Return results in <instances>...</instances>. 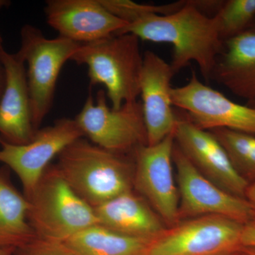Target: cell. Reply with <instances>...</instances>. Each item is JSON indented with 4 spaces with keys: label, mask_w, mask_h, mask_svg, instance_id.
<instances>
[{
    "label": "cell",
    "mask_w": 255,
    "mask_h": 255,
    "mask_svg": "<svg viewBox=\"0 0 255 255\" xmlns=\"http://www.w3.org/2000/svg\"><path fill=\"white\" fill-rule=\"evenodd\" d=\"M124 33L142 41L169 43L173 46L170 65L174 75L195 62L207 81L211 80L223 48L216 18L196 7L194 0H188L182 8L172 14L142 16L117 34Z\"/></svg>",
    "instance_id": "cell-1"
},
{
    "label": "cell",
    "mask_w": 255,
    "mask_h": 255,
    "mask_svg": "<svg viewBox=\"0 0 255 255\" xmlns=\"http://www.w3.org/2000/svg\"><path fill=\"white\" fill-rule=\"evenodd\" d=\"M55 166L73 191L93 208L133 190L134 156L130 159L128 154L105 150L85 137L65 147Z\"/></svg>",
    "instance_id": "cell-2"
},
{
    "label": "cell",
    "mask_w": 255,
    "mask_h": 255,
    "mask_svg": "<svg viewBox=\"0 0 255 255\" xmlns=\"http://www.w3.org/2000/svg\"><path fill=\"white\" fill-rule=\"evenodd\" d=\"M140 39L130 33L113 36L80 44L71 60L88 68L91 86L102 85L112 108L119 110L124 104L137 101L143 55Z\"/></svg>",
    "instance_id": "cell-3"
},
{
    "label": "cell",
    "mask_w": 255,
    "mask_h": 255,
    "mask_svg": "<svg viewBox=\"0 0 255 255\" xmlns=\"http://www.w3.org/2000/svg\"><path fill=\"white\" fill-rule=\"evenodd\" d=\"M28 223L37 238L64 243L87 228L100 224L95 209L73 191L50 164L27 195Z\"/></svg>",
    "instance_id": "cell-4"
},
{
    "label": "cell",
    "mask_w": 255,
    "mask_h": 255,
    "mask_svg": "<svg viewBox=\"0 0 255 255\" xmlns=\"http://www.w3.org/2000/svg\"><path fill=\"white\" fill-rule=\"evenodd\" d=\"M20 33L18 52L26 65L32 122L38 130L53 107L60 71L80 44L61 36L46 38L30 24L24 25Z\"/></svg>",
    "instance_id": "cell-5"
},
{
    "label": "cell",
    "mask_w": 255,
    "mask_h": 255,
    "mask_svg": "<svg viewBox=\"0 0 255 255\" xmlns=\"http://www.w3.org/2000/svg\"><path fill=\"white\" fill-rule=\"evenodd\" d=\"M95 100L89 95L75 119L85 137L105 150L121 154H132L139 146L147 145L141 102H127L114 110L107 105L104 90L97 92Z\"/></svg>",
    "instance_id": "cell-6"
},
{
    "label": "cell",
    "mask_w": 255,
    "mask_h": 255,
    "mask_svg": "<svg viewBox=\"0 0 255 255\" xmlns=\"http://www.w3.org/2000/svg\"><path fill=\"white\" fill-rule=\"evenodd\" d=\"M245 225L221 216L191 218L166 228L147 255H230L243 249Z\"/></svg>",
    "instance_id": "cell-7"
},
{
    "label": "cell",
    "mask_w": 255,
    "mask_h": 255,
    "mask_svg": "<svg viewBox=\"0 0 255 255\" xmlns=\"http://www.w3.org/2000/svg\"><path fill=\"white\" fill-rule=\"evenodd\" d=\"M179 219L221 216L243 225L255 222V214L246 199L223 190L201 173L174 144Z\"/></svg>",
    "instance_id": "cell-8"
},
{
    "label": "cell",
    "mask_w": 255,
    "mask_h": 255,
    "mask_svg": "<svg viewBox=\"0 0 255 255\" xmlns=\"http://www.w3.org/2000/svg\"><path fill=\"white\" fill-rule=\"evenodd\" d=\"M174 133L155 145L139 146L132 152L135 160L133 189L172 226L179 222V196L173 166Z\"/></svg>",
    "instance_id": "cell-9"
},
{
    "label": "cell",
    "mask_w": 255,
    "mask_h": 255,
    "mask_svg": "<svg viewBox=\"0 0 255 255\" xmlns=\"http://www.w3.org/2000/svg\"><path fill=\"white\" fill-rule=\"evenodd\" d=\"M171 97L174 107L186 112L200 128H227L255 135V108L233 102L201 82L194 71L185 85L172 87Z\"/></svg>",
    "instance_id": "cell-10"
},
{
    "label": "cell",
    "mask_w": 255,
    "mask_h": 255,
    "mask_svg": "<svg viewBox=\"0 0 255 255\" xmlns=\"http://www.w3.org/2000/svg\"><path fill=\"white\" fill-rule=\"evenodd\" d=\"M85 137L75 119H58L53 125L38 129L31 141L13 145L1 139L0 162L9 167L27 195L34 188L52 159L69 145Z\"/></svg>",
    "instance_id": "cell-11"
},
{
    "label": "cell",
    "mask_w": 255,
    "mask_h": 255,
    "mask_svg": "<svg viewBox=\"0 0 255 255\" xmlns=\"http://www.w3.org/2000/svg\"><path fill=\"white\" fill-rule=\"evenodd\" d=\"M174 133L176 145L201 174L223 190L246 199L250 183L235 169L212 132L200 128L188 118L177 117Z\"/></svg>",
    "instance_id": "cell-12"
},
{
    "label": "cell",
    "mask_w": 255,
    "mask_h": 255,
    "mask_svg": "<svg viewBox=\"0 0 255 255\" xmlns=\"http://www.w3.org/2000/svg\"><path fill=\"white\" fill-rule=\"evenodd\" d=\"M44 13L58 36L80 44L117 34L128 24L106 9L100 0H48Z\"/></svg>",
    "instance_id": "cell-13"
},
{
    "label": "cell",
    "mask_w": 255,
    "mask_h": 255,
    "mask_svg": "<svg viewBox=\"0 0 255 255\" xmlns=\"http://www.w3.org/2000/svg\"><path fill=\"white\" fill-rule=\"evenodd\" d=\"M170 63L154 52L143 54L140 95L147 131V145L162 141L173 133L177 122L171 97L174 76Z\"/></svg>",
    "instance_id": "cell-14"
},
{
    "label": "cell",
    "mask_w": 255,
    "mask_h": 255,
    "mask_svg": "<svg viewBox=\"0 0 255 255\" xmlns=\"http://www.w3.org/2000/svg\"><path fill=\"white\" fill-rule=\"evenodd\" d=\"M4 69L5 87L0 100V137L13 145L31 141L37 130L32 122L31 100L26 65L17 52L0 50Z\"/></svg>",
    "instance_id": "cell-15"
},
{
    "label": "cell",
    "mask_w": 255,
    "mask_h": 255,
    "mask_svg": "<svg viewBox=\"0 0 255 255\" xmlns=\"http://www.w3.org/2000/svg\"><path fill=\"white\" fill-rule=\"evenodd\" d=\"M94 209L100 225L128 237L153 241L166 229L157 213L133 190Z\"/></svg>",
    "instance_id": "cell-16"
},
{
    "label": "cell",
    "mask_w": 255,
    "mask_h": 255,
    "mask_svg": "<svg viewBox=\"0 0 255 255\" xmlns=\"http://www.w3.org/2000/svg\"><path fill=\"white\" fill-rule=\"evenodd\" d=\"M211 79L246 99L248 105L255 102V28L223 42Z\"/></svg>",
    "instance_id": "cell-17"
},
{
    "label": "cell",
    "mask_w": 255,
    "mask_h": 255,
    "mask_svg": "<svg viewBox=\"0 0 255 255\" xmlns=\"http://www.w3.org/2000/svg\"><path fill=\"white\" fill-rule=\"evenodd\" d=\"M27 199L0 169V248L16 249L37 239L28 223Z\"/></svg>",
    "instance_id": "cell-18"
},
{
    "label": "cell",
    "mask_w": 255,
    "mask_h": 255,
    "mask_svg": "<svg viewBox=\"0 0 255 255\" xmlns=\"http://www.w3.org/2000/svg\"><path fill=\"white\" fill-rule=\"evenodd\" d=\"M152 241L124 236L98 224L63 243L76 255H147Z\"/></svg>",
    "instance_id": "cell-19"
},
{
    "label": "cell",
    "mask_w": 255,
    "mask_h": 255,
    "mask_svg": "<svg viewBox=\"0 0 255 255\" xmlns=\"http://www.w3.org/2000/svg\"><path fill=\"white\" fill-rule=\"evenodd\" d=\"M209 131L222 145L238 173L249 183L255 180V135L227 128Z\"/></svg>",
    "instance_id": "cell-20"
},
{
    "label": "cell",
    "mask_w": 255,
    "mask_h": 255,
    "mask_svg": "<svg viewBox=\"0 0 255 255\" xmlns=\"http://www.w3.org/2000/svg\"><path fill=\"white\" fill-rule=\"evenodd\" d=\"M214 16L220 36L224 42L251 28L255 18V0L223 1Z\"/></svg>",
    "instance_id": "cell-21"
},
{
    "label": "cell",
    "mask_w": 255,
    "mask_h": 255,
    "mask_svg": "<svg viewBox=\"0 0 255 255\" xmlns=\"http://www.w3.org/2000/svg\"><path fill=\"white\" fill-rule=\"evenodd\" d=\"M100 2L112 14L128 24L147 14H172L182 8L187 1L164 5L140 4L130 0H100Z\"/></svg>",
    "instance_id": "cell-22"
},
{
    "label": "cell",
    "mask_w": 255,
    "mask_h": 255,
    "mask_svg": "<svg viewBox=\"0 0 255 255\" xmlns=\"http://www.w3.org/2000/svg\"><path fill=\"white\" fill-rule=\"evenodd\" d=\"M12 255H76L63 243L34 240L15 249Z\"/></svg>",
    "instance_id": "cell-23"
},
{
    "label": "cell",
    "mask_w": 255,
    "mask_h": 255,
    "mask_svg": "<svg viewBox=\"0 0 255 255\" xmlns=\"http://www.w3.org/2000/svg\"><path fill=\"white\" fill-rule=\"evenodd\" d=\"M243 248H255V223L245 225L241 236Z\"/></svg>",
    "instance_id": "cell-24"
},
{
    "label": "cell",
    "mask_w": 255,
    "mask_h": 255,
    "mask_svg": "<svg viewBox=\"0 0 255 255\" xmlns=\"http://www.w3.org/2000/svg\"><path fill=\"white\" fill-rule=\"evenodd\" d=\"M246 199L251 204L252 209L254 211L255 223V180L250 183L246 193Z\"/></svg>",
    "instance_id": "cell-25"
},
{
    "label": "cell",
    "mask_w": 255,
    "mask_h": 255,
    "mask_svg": "<svg viewBox=\"0 0 255 255\" xmlns=\"http://www.w3.org/2000/svg\"><path fill=\"white\" fill-rule=\"evenodd\" d=\"M3 47L0 48V50ZM5 87V73L4 67H3L2 63H1V59H0V100H1V96L3 95Z\"/></svg>",
    "instance_id": "cell-26"
},
{
    "label": "cell",
    "mask_w": 255,
    "mask_h": 255,
    "mask_svg": "<svg viewBox=\"0 0 255 255\" xmlns=\"http://www.w3.org/2000/svg\"><path fill=\"white\" fill-rule=\"evenodd\" d=\"M14 248H0V255H12L13 253H14Z\"/></svg>",
    "instance_id": "cell-27"
},
{
    "label": "cell",
    "mask_w": 255,
    "mask_h": 255,
    "mask_svg": "<svg viewBox=\"0 0 255 255\" xmlns=\"http://www.w3.org/2000/svg\"><path fill=\"white\" fill-rule=\"evenodd\" d=\"M242 252L243 255H255V248H243Z\"/></svg>",
    "instance_id": "cell-28"
},
{
    "label": "cell",
    "mask_w": 255,
    "mask_h": 255,
    "mask_svg": "<svg viewBox=\"0 0 255 255\" xmlns=\"http://www.w3.org/2000/svg\"><path fill=\"white\" fill-rule=\"evenodd\" d=\"M9 4V1H6V0H0V9L2 7H4V6H7V5ZM2 38H1V33H0V48H1L2 46Z\"/></svg>",
    "instance_id": "cell-29"
},
{
    "label": "cell",
    "mask_w": 255,
    "mask_h": 255,
    "mask_svg": "<svg viewBox=\"0 0 255 255\" xmlns=\"http://www.w3.org/2000/svg\"><path fill=\"white\" fill-rule=\"evenodd\" d=\"M243 250V249H242ZM242 250L241 251L238 252V253H234V254L230 255H243V252H242Z\"/></svg>",
    "instance_id": "cell-30"
},
{
    "label": "cell",
    "mask_w": 255,
    "mask_h": 255,
    "mask_svg": "<svg viewBox=\"0 0 255 255\" xmlns=\"http://www.w3.org/2000/svg\"><path fill=\"white\" fill-rule=\"evenodd\" d=\"M251 28H255V18L254 21H253V23H252V25H251Z\"/></svg>",
    "instance_id": "cell-31"
},
{
    "label": "cell",
    "mask_w": 255,
    "mask_h": 255,
    "mask_svg": "<svg viewBox=\"0 0 255 255\" xmlns=\"http://www.w3.org/2000/svg\"><path fill=\"white\" fill-rule=\"evenodd\" d=\"M249 106H251V107H254V108H255V102H254V103L252 104V105H249Z\"/></svg>",
    "instance_id": "cell-32"
},
{
    "label": "cell",
    "mask_w": 255,
    "mask_h": 255,
    "mask_svg": "<svg viewBox=\"0 0 255 255\" xmlns=\"http://www.w3.org/2000/svg\"><path fill=\"white\" fill-rule=\"evenodd\" d=\"M1 137H0V141H1Z\"/></svg>",
    "instance_id": "cell-33"
}]
</instances>
